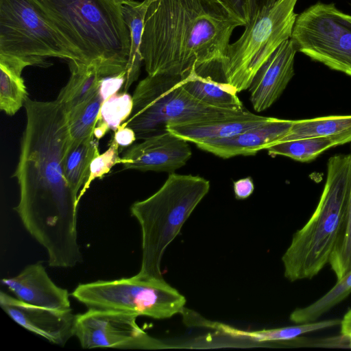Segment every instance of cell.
Returning <instances> with one entry per match:
<instances>
[{"instance_id":"8","label":"cell","mask_w":351,"mask_h":351,"mask_svg":"<svg viewBox=\"0 0 351 351\" xmlns=\"http://www.w3.org/2000/svg\"><path fill=\"white\" fill-rule=\"evenodd\" d=\"M298 0H277L255 15L240 38L228 45L220 62L221 81L238 93L247 90L255 74L276 49L291 36Z\"/></svg>"},{"instance_id":"37","label":"cell","mask_w":351,"mask_h":351,"mask_svg":"<svg viewBox=\"0 0 351 351\" xmlns=\"http://www.w3.org/2000/svg\"><path fill=\"white\" fill-rule=\"evenodd\" d=\"M121 3L131 1V0H119Z\"/></svg>"},{"instance_id":"6","label":"cell","mask_w":351,"mask_h":351,"mask_svg":"<svg viewBox=\"0 0 351 351\" xmlns=\"http://www.w3.org/2000/svg\"><path fill=\"white\" fill-rule=\"evenodd\" d=\"M0 56L26 66H48L49 58L83 62L37 0H0Z\"/></svg>"},{"instance_id":"2","label":"cell","mask_w":351,"mask_h":351,"mask_svg":"<svg viewBox=\"0 0 351 351\" xmlns=\"http://www.w3.org/2000/svg\"><path fill=\"white\" fill-rule=\"evenodd\" d=\"M141 52L147 75L184 76L223 58L242 23L217 0H147Z\"/></svg>"},{"instance_id":"30","label":"cell","mask_w":351,"mask_h":351,"mask_svg":"<svg viewBox=\"0 0 351 351\" xmlns=\"http://www.w3.org/2000/svg\"><path fill=\"white\" fill-rule=\"evenodd\" d=\"M119 145L112 137L110 146L103 154L96 156L92 161L90 169V176L87 183L80 192L78 201L81 199L84 193L88 189L92 182L95 179H101L108 173L111 169L117 164H122L123 159L119 156Z\"/></svg>"},{"instance_id":"28","label":"cell","mask_w":351,"mask_h":351,"mask_svg":"<svg viewBox=\"0 0 351 351\" xmlns=\"http://www.w3.org/2000/svg\"><path fill=\"white\" fill-rule=\"evenodd\" d=\"M350 155L351 157V145ZM328 265L335 274L337 280L342 278L351 271V180L346 217Z\"/></svg>"},{"instance_id":"9","label":"cell","mask_w":351,"mask_h":351,"mask_svg":"<svg viewBox=\"0 0 351 351\" xmlns=\"http://www.w3.org/2000/svg\"><path fill=\"white\" fill-rule=\"evenodd\" d=\"M71 295L88 308L112 310L164 319L181 313L186 299L164 278H130L79 285Z\"/></svg>"},{"instance_id":"24","label":"cell","mask_w":351,"mask_h":351,"mask_svg":"<svg viewBox=\"0 0 351 351\" xmlns=\"http://www.w3.org/2000/svg\"><path fill=\"white\" fill-rule=\"evenodd\" d=\"M351 294V271L324 295L311 304L295 308L289 319L294 324L308 323L318 320L322 316L342 302Z\"/></svg>"},{"instance_id":"36","label":"cell","mask_w":351,"mask_h":351,"mask_svg":"<svg viewBox=\"0 0 351 351\" xmlns=\"http://www.w3.org/2000/svg\"><path fill=\"white\" fill-rule=\"evenodd\" d=\"M341 334L348 340L351 348V308L344 315L340 323Z\"/></svg>"},{"instance_id":"15","label":"cell","mask_w":351,"mask_h":351,"mask_svg":"<svg viewBox=\"0 0 351 351\" xmlns=\"http://www.w3.org/2000/svg\"><path fill=\"white\" fill-rule=\"evenodd\" d=\"M293 120L272 117L262 125L237 135L196 143L200 149L222 158L254 156L279 143L289 132Z\"/></svg>"},{"instance_id":"3","label":"cell","mask_w":351,"mask_h":351,"mask_svg":"<svg viewBox=\"0 0 351 351\" xmlns=\"http://www.w3.org/2000/svg\"><path fill=\"white\" fill-rule=\"evenodd\" d=\"M37 1L84 63L96 65L103 78H126L130 32L119 0Z\"/></svg>"},{"instance_id":"23","label":"cell","mask_w":351,"mask_h":351,"mask_svg":"<svg viewBox=\"0 0 351 351\" xmlns=\"http://www.w3.org/2000/svg\"><path fill=\"white\" fill-rule=\"evenodd\" d=\"M25 67L19 60L0 56V108L9 116L15 114L28 98L22 77Z\"/></svg>"},{"instance_id":"12","label":"cell","mask_w":351,"mask_h":351,"mask_svg":"<svg viewBox=\"0 0 351 351\" xmlns=\"http://www.w3.org/2000/svg\"><path fill=\"white\" fill-rule=\"evenodd\" d=\"M0 306L10 318L26 330L63 346L74 335L76 315L71 308L58 310L23 302L0 291Z\"/></svg>"},{"instance_id":"32","label":"cell","mask_w":351,"mask_h":351,"mask_svg":"<svg viewBox=\"0 0 351 351\" xmlns=\"http://www.w3.org/2000/svg\"><path fill=\"white\" fill-rule=\"evenodd\" d=\"M125 79L124 76L110 77L103 78L99 86V93L104 101L117 93L124 88Z\"/></svg>"},{"instance_id":"5","label":"cell","mask_w":351,"mask_h":351,"mask_svg":"<svg viewBox=\"0 0 351 351\" xmlns=\"http://www.w3.org/2000/svg\"><path fill=\"white\" fill-rule=\"evenodd\" d=\"M209 189V181L202 177L171 172L156 193L131 206V214L138 221L142 234L138 276L163 278L160 264L166 248Z\"/></svg>"},{"instance_id":"16","label":"cell","mask_w":351,"mask_h":351,"mask_svg":"<svg viewBox=\"0 0 351 351\" xmlns=\"http://www.w3.org/2000/svg\"><path fill=\"white\" fill-rule=\"evenodd\" d=\"M1 283L23 302L58 310L71 308L68 291L52 281L40 263L28 265L16 276L2 278Z\"/></svg>"},{"instance_id":"34","label":"cell","mask_w":351,"mask_h":351,"mask_svg":"<svg viewBox=\"0 0 351 351\" xmlns=\"http://www.w3.org/2000/svg\"><path fill=\"white\" fill-rule=\"evenodd\" d=\"M119 147H130L136 140L134 131L127 126L121 125V126L114 131L112 136Z\"/></svg>"},{"instance_id":"17","label":"cell","mask_w":351,"mask_h":351,"mask_svg":"<svg viewBox=\"0 0 351 351\" xmlns=\"http://www.w3.org/2000/svg\"><path fill=\"white\" fill-rule=\"evenodd\" d=\"M271 118L245 109L237 114L169 124L166 130L179 138L196 144L237 135L262 125Z\"/></svg>"},{"instance_id":"21","label":"cell","mask_w":351,"mask_h":351,"mask_svg":"<svg viewBox=\"0 0 351 351\" xmlns=\"http://www.w3.org/2000/svg\"><path fill=\"white\" fill-rule=\"evenodd\" d=\"M99 141L92 136L70 141L64 162L66 181L77 197L88 182L93 160L99 155Z\"/></svg>"},{"instance_id":"4","label":"cell","mask_w":351,"mask_h":351,"mask_svg":"<svg viewBox=\"0 0 351 351\" xmlns=\"http://www.w3.org/2000/svg\"><path fill=\"white\" fill-rule=\"evenodd\" d=\"M350 180V154L329 158L317 206L308 221L293 234L282 256L284 276L290 282L311 280L328 264L346 217Z\"/></svg>"},{"instance_id":"31","label":"cell","mask_w":351,"mask_h":351,"mask_svg":"<svg viewBox=\"0 0 351 351\" xmlns=\"http://www.w3.org/2000/svg\"><path fill=\"white\" fill-rule=\"evenodd\" d=\"M245 26L250 21V0H217Z\"/></svg>"},{"instance_id":"19","label":"cell","mask_w":351,"mask_h":351,"mask_svg":"<svg viewBox=\"0 0 351 351\" xmlns=\"http://www.w3.org/2000/svg\"><path fill=\"white\" fill-rule=\"evenodd\" d=\"M68 62L70 77L56 99L66 114L93 98L103 79L96 65L74 60Z\"/></svg>"},{"instance_id":"35","label":"cell","mask_w":351,"mask_h":351,"mask_svg":"<svg viewBox=\"0 0 351 351\" xmlns=\"http://www.w3.org/2000/svg\"><path fill=\"white\" fill-rule=\"evenodd\" d=\"M277 0H250V21L258 13L271 6Z\"/></svg>"},{"instance_id":"22","label":"cell","mask_w":351,"mask_h":351,"mask_svg":"<svg viewBox=\"0 0 351 351\" xmlns=\"http://www.w3.org/2000/svg\"><path fill=\"white\" fill-rule=\"evenodd\" d=\"M147 7V0L141 2L131 0L122 3L123 19L129 29L130 39L126 78L123 92H127L138 79L143 63L141 46Z\"/></svg>"},{"instance_id":"29","label":"cell","mask_w":351,"mask_h":351,"mask_svg":"<svg viewBox=\"0 0 351 351\" xmlns=\"http://www.w3.org/2000/svg\"><path fill=\"white\" fill-rule=\"evenodd\" d=\"M340 323L341 319H339L317 320L308 323L296 324L291 326L245 333V335L256 341L291 340L304 334L340 325Z\"/></svg>"},{"instance_id":"25","label":"cell","mask_w":351,"mask_h":351,"mask_svg":"<svg viewBox=\"0 0 351 351\" xmlns=\"http://www.w3.org/2000/svg\"><path fill=\"white\" fill-rule=\"evenodd\" d=\"M334 147L337 145L332 140L319 137L283 141L270 146L266 150L272 157L283 156L298 162H308Z\"/></svg>"},{"instance_id":"14","label":"cell","mask_w":351,"mask_h":351,"mask_svg":"<svg viewBox=\"0 0 351 351\" xmlns=\"http://www.w3.org/2000/svg\"><path fill=\"white\" fill-rule=\"evenodd\" d=\"M296 52L289 38L284 41L258 70L248 88L255 111L267 110L281 96L294 75Z\"/></svg>"},{"instance_id":"33","label":"cell","mask_w":351,"mask_h":351,"mask_svg":"<svg viewBox=\"0 0 351 351\" xmlns=\"http://www.w3.org/2000/svg\"><path fill=\"white\" fill-rule=\"evenodd\" d=\"M235 197L244 199L250 197L254 190V184L250 177L241 178L233 183Z\"/></svg>"},{"instance_id":"13","label":"cell","mask_w":351,"mask_h":351,"mask_svg":"<svg viewBox=\"0 0 351 351\" xmlns=\"http://www.w3.org/2000/svg\"><path fill=\"white\" fill-rule=\"evenodd\" d=\"M191 156L188 141L165 131L132 144L121 158L123 169L171 173L185 165Z\"/></svg>"},{"instance_id":"18","label":"cell","mask_w":351,"mask_h":351,"mask_svg":"<svg viewBox=\"0 0 351 351\" xmlns=\"http://www.w3.org/2000/svg\"><path fill=\"white\" fill-rule=\"evenodd\" d=\"M212 69L208 68L197 71L193 69L188 74L182 76V86L194 99L204 104L232 110H243L245 107L234 86L206 75Z\"/></svg>"},{"instance_id":"20","label":"cell","mask_w":351,"mask_h":351,"mask_svg":"<svg viewBox=\"0 0 351 351\" xmlns=\"http://www.w3.org/2000/svg\"><path fill=\"white\" fill-rule=\"evenodd\" d=\"M319 137L330 138L337 146L351 143V115H331L293 120L289 132L279 143Z\"/></svg>"},{"instance_id":"1","label":"cell","mask_w":351,"mask_h":351,"mask_svg":"<svg viewBox=\"0 0 351 351\" xmlns=\"http://www.w3.org/2000/svg\"><path fill=\"white\" fill-rule=\"evenodd\" d=\"M26 125L12 177L19 187L14 210L27 232L46 250L52 267L82 261L77 242L79 201L64 174L71 136L67 114L56 101L27 98Z\"/></svg>"},{"instance_id":"26","label":"cell","mask_w":351,"mask_h":351,"mask_svg":"<svg viewBox=\"0 0 351 351\" xmlns=\"http://www.w3.org/2000/svg\"><path fill=\"white\" fill-rule=\"evenodd\" d=\"M103 101L98 91L90 100L67 114L71 141H80L94 134Z\"/></svg>"},{"instance_id":"11","label":"cell","mask_w":351,"mask_h":351,"mask_svg":"<svg viewBox=\"0 0 351 351\" xmlns=\"http://www.w3.org/2000/svg\"><path fill=\"white\" fill-rule=\"evenodd\" d=\"M137 317L121 311L88 308L76 315L74 335L86 349L158 348L157 341L137 324Z\"/></svg>"},{"instance_id":"10","label":"cell","mask_w":351,"mask_h":351,"mask_svg":"<svg viewBox=\"0 0 351 351\" xmlns=\"http://www.w3.org/2000/svg\"><path fill=\"white\" fill-rule=\"evenodd\" d=\"M297 51L351 77V15L317 2L298 14L290 38Z\"/></svg>"},{"instance_id":"27","label":"cell","mask_w":351,"mask_h":351,"mask_svg":"<svg viewBox=\"0 0 351 351\" xmlns=\"http://www.w3.org/2000/svg\"><path fill=\"white\" fill-rule=\"evenodd\" d=\"M133 106L132 97L127 92L116 93L103 101L96 130L105 135L109 130L116 131L129 117Z\"/></svg>"},{"instance_id":"7","label":"cell","mask_w":351,"mask_h":351,"mask_svg":"<svg viewBox=\"0 0 351 351\" xmlns=\"http://www.w3.org/2000/svg\"><path fill=\"white\" fill-rule=\"evenodd\" d=\"M182 76L147 75L137 84L129 117L121 124L132 128L138 140L167 131L169 124L233 114L241 110L204 104L182 86Z\"/></svg>"}]
</instances>
